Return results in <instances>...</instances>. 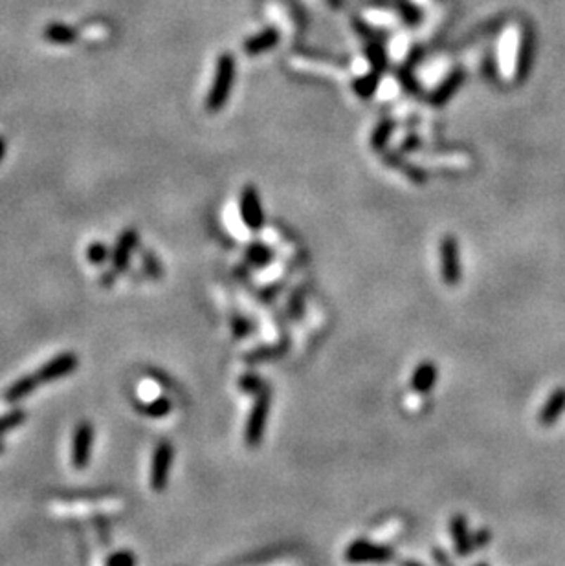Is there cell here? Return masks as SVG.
Wrapping results in <instances>:
<instances>
[{
  "instance_id": "6da1fadb",
  "label": "cell",
  "mask_w": 565,
  "mask_h": 566,
  "mask_svg": "<svg viewBox=\"0 0 565 566\" xmlns=\"http://www.w3.org/2000/svg\"><path fill=\"white\" fill-rule=\"evenodd\" d=\"M235 81V59L231 53H222L217 60L215 68V77H213V84H211L208 98H205V110L215 114L220 108L224 107L228 103L229 94L234 89Z\"/></svg>"
},
{
  "instance_id": "7a4b0ae2",
  "label": "cell",
  "mask_w": 565,
  "mask_h": 566,
  "mask_svg": "<svg viewBox=\"0 0 565 566\" xmlns=\"http://www.w3.org/2000/svg\"><path fill=\"white\" fill-rule=\"evenodd\" d=\"M272 405V390L265 389L259 394H255V401L248 416L246 431H244V440L250 447H257L261 444L262 435H265V427H267V418L270 413Z\"/></svg>"
},
{
  "instance_id": "3957f363",
  "label": "cell",
  "mask_w": 565,
  "mask_h": 566,
  "mask_svg": "<svg viewBox=\"0 0 565 566\" xmlns=\"http://www.w3.org/2000/svg\"><path fill=\"white\" fill-rule=\"evenodd\" d=\"M174 460V447L169 440L160 442L156 449L153 453V460H151V487L156 493H162L165 487L169 486V475H171V468H173Z\"/></svg>"
},
{
  "instance_id": "277c9868",
  "label": "cell",
  "mask_w": 565,
  "mask_h": 566,
  "mask_svg": "<svg viewBox=\"0 0 565 566\" xmlns=\"http://www.w3.org/2000/svg\"><path fill=\"white\" fill-rule=\"evenodd\" d=\"M440 255V275L444 284L457 286L462 277V266L459 259V242L453 235H444L439 247Z\"/></svg>"
},
{
  "instance_id": "5b68a950",
  "label": "cell",
  "mask_w": 565,
  "mask_h": 566,
  "mask_svg": "<svg viewBox=\"0 0 565 566\" xmlns=\"http://www.w3.org/2000/svg\"><path fill=\"white\" fill-rule=\"evenodd\" d=\"M77 367H80V358H77V354L61 352L57 354V356H53V358H51L50 361L44 363V365H41L33 374L37 378L39 385H44V383H53V381L70 376L72 372H74Z\"/></svg>"
},
{
  "instance_id": "8992f818",
  "label": "cell",
  "mask_w": 565,
  "mask_h": 566,
  "mask_svg": "<svg viewBox=\"0 0 565 566\" xmlns=\"http://www.w3.org/2000/svg\"><path fill=\"white\" fill-rule=\"evenodd\" d=\"M94 438H96V431L89 420H83L75 425L74 437H72L70 460L74 469H77V471H83L90 464Z\"/></svg>"
},
{
  "instance_id": "52a82bcc",
  "label": "cell",
  "mask_w": 565,
  "mask_h": 566,
  "mask_svg": "<svg viewBox=\"0 0 565 566\" xmlns=\"http://www.w3.org/2000/svg\"><path fill=\"white\" fill-rule=\"evenodd\" d=\"M239 209H241V219L250 231H259L262 228L265 213H262L261 198H259V191L255 186L248 184L244 187L241 193V200H239Z\"/></svg>"
},
{
  "instance_id": "ba28073f",
  "label": "cell",
  "mask_w": 565,
  "mask_h": 566,
  "mask_svg": "<svg viewBox=\"0 0 565 566\" xmlns=\"http://www.w3.org/2000/svg\"><path fill=\"white\" fill-rule=\"evenodd\" d=\"M138 244H140V233L132 228L125 229V231L118 237L116 246L113 247V257H110L113 269L118 275L125 274L127 269H129L132 251L138 247Z\"/></svg>"
},
{
  "instance_id": "9c48e42d",
  "label": "cell",
  "mask_w": 565,
  "mask_h": 566,
  "mask_svg": "<svg viewBox=\"0 0 565 566\" xmlns=\"http://www.w3.org/2000/svg\"><path fill=\"white\" fill-rule=\"evenodd\" d=\"M395 555L391 546H382V544H374L369 543V541H355L353 544H349L345 552V559L349 562H365V561H388L391 557Z\"/></svg>"
},
{
  "instance_id": "30bf717a",
  "label": "cell",
  "mask_w": 565,
  "mask_h": 566,
  "mask_svg": "<svg viewBox=\"0 0 565 566\" xmlns=\"http://www.w3.org/2000/svg\"><path fill=\"white\" fill-rule=\"evenodd\" d=\"M450 529H452L453 537V546H455V553L459 557H466L472 553L474 550V541L472 535L468 532V520L462 513L453 515L450 520Z\"/></svg>"
},
{
  "instance_id": "8fae6325",
  "label": "cell",
  "mask_w": 565,
  "mask_h": 566,
  "mask_svg": "<svg viewBox=\"0 0 565 566\" xmlns=\"http://www.w3.org/2000/svg\"><path fill=\"white\" fill-rule=\"evenodd\" d=\"M39 381L35 378V374H26V376H20L19 380H15L4 392V401L10 405L19 404L23 399H26L28 396H32L35 390L39 389Z\"/></svg>"
},
{
  "instance_id": "7c38bea8",
  "label": "cell",
  "mask_w": 565,
  "mask_h": 566,
  "mask_svg": "<svg viewBox=\"0 0 565 566\" xmlns=\"http://www.w3.org/2000/svg\"><path fill=\"white\" fill-rule=\"evenodd\" d=\"M565 413V387H558V389L549 396L545 405L540 411V423L543 427H551L558 422V418Z\"/></svg>"
},
{
  "instance_id": "4fadbf2b",
  "label": "cell",
  "mask_w": 565,
  "mask_h": 566,
  "mask_svg": "<svg viewBox=\"0 0 565 566\" xmlns=\"http://www.w3.org/2000/svg\"><path fill=\"white\" fill-rule=\"evenodd\" d=\"M437 376H439V371H437L435 363H421L413 372V376H411V389L419 392V394H428L437 383Z\"/></svg>"
},
{
  "instance_id": "5bb4252c",
  "label": "cell",
  "mask_w": 565,
  "mask_h": 566,
  "mask_svg": "<svg viewBox=\"0 0 565 566\" xmlns=\"http://www.w3.org/2000/svg\"><path fill=\"white\" fill-rule=\"evenodd\" d=\"M279 39L281 35L277 28L262 30L261 33H257V35H253V37H250L246 42H244V51H246L250 57L261 56L265 51L276 48Z\"/></svg>"
},
{
  "instance_id": "9a60e30c",
  "label": "cell",
  "mask_w": 565,
  "mask_h": 566,
  "mask_svg": "<svg viewBox=\"0 0 565 566\" xmlns=\"http://www.w3.org/2000/svg\"><path fill=\"white\" fill-rule=\"evenodd\" d=\"M462 81H464V72H462V70H453L452 74H450L448 77H446V79H444L443 83H440L439 86L433 90V92H431V96H430L431 105H435V107H440V105H444V103L452 98L453 94L457 92L459 86L462 84Z\"/></svg>"
},
{
  "instance_id": "2e32d148",
  "label": "cell",
  "mask_w": 565,
  "mask_h": 566,
  "mask_svg": "<svg viewBox=\"0 0 565 566\" xmlns=\"http://www.w3.org/2000/svg\"><path fill=\"white\" fill-rule=\"evenodd\" d=\"M42 37H44V41L57 44V46H68V44H74L77 41V33H75L74 28L66 26V24L51 22L44 28Z\"/></svg>"
},
{
  "instance_id": "e0dca14e",
  "label": "cell",
  "mask_w": 565,
  "mask_h": 566,
  "mask_svg": "<svg viewBox=\"0 0 565 566\" xmlns=\"http://www.w3.org/2000/svg\"><path fill=\"white\" fill-rule=\"evenodd\" d=\"M533 57H534V39L533 33L525 32L523 33V41H521V46H519V53H518V65H516V79L523 81L525 77L531 72V65H533Z\"/></svg>"
},
{
  "instance_id": "ac0fdd59",
  "label": "cell",
  "mask_w": 565,
  "mask_h": 566,
  "mask_svg": "<svg viewBox=\"0 0 565 566\" xmlns=\"http://www.w3.org/2000/svg\"><path fill=\"white\" fill-rule=\"evenodd\" d=\"M136 407L140 409L141 414H145V416H149V418H154V420L167 416V414L173 411V404H171V399L164 398V396L151 399V401H145V404H138Z\"/></svg>"
},
{
  "instance_id": "d6986e66",
  "label": "cell",
  "mask_w": 565,
  "mask_h": 566,
  "mask_svg": "<svg viewBox=\"0 0 565 566\" xmlns=\"http://www.w3.org/2000/svg\"><path fill=\"white\" fill-rule=\"evenodd\" d=\"M272 257H274V251H272L268 246H265L262 242H255V244H252L246 251L248 262L255 266V268L267 266L272 260Z\"/></svg>"
},
{
  "instance_id": "ffe728a7",
  "label": "cell",
  "mask_w": 565,
  "mask_h": 566,
  "mask_svg": "<svg viewBox=\"0 0 565 566\" xmlns=\"http://www.w3.org/2000/svg\"><path fill=\"white\" fill-rule=\"evenodd\" d=\"M393 130H395V123L391 120H383L374 132L371 134V149L374 150H382L386 145H388L389 138H391Z\"/></svg>"
},
{
  "instance_id": "44dd1931",
  "label": "cell",
  "mask_w": 565,
  "mask_h": 566,
  "mask_svg": "<svg viewBox=\"0 0 565 566\" xmlns=\"http://www.w3.org/2000/svg\"><path fill=\"white\" fill-rule=\"evenodd\" d=\"M26 422V413L23 409H13L10 413H6L0 416V437L6 432L13 431V429L20 427Z\"/></svg>"
},
{
  "instance_id": "7402d4cb",
  "label": "cell",
  "mask_w": 565,
  "mask_h": 566,
  "mask_svg": "<svg viewBox=\"0 0 565 566\" xmlns=\"http://www.w3.org/2000/svg\"><path fill=\"white\" fill-rule=\"evenodd\" d=\"M379 79H380V72H371V74L360 77L358 81H355V92L358 94L360 98H369L373 96V92L379 89Z\"/></svg>"
},
{
  "instance_id": "603a6c76",
  "label": "cell",
  "mask_w": 565,
  "mask_h": 566,
  "mask_svg": "<svg viewBox=\"0 0 565 566\" xmlns=\"http://www.w3.org/2000/svg\"><path fill=\"white\" fill-rule=\"evenodd\" d=\"M113 257V250H108L103 242H92L87 250V260L94 266H103Z\"/></svg>"
},
{
  "instance_id": "cb8c5ba5",
  "label": "cell",
  "mask_w": 565,
  "mask_h": 566,
  "mask_svg": "<svg viewBox=\"0 0 565 566\" xmlns=\"http://www.w3.org/2000/svg\"><path fill=\"white\" fill-rule=\"evenodd\" d=\"M141 264H144L145 274L153 278L162 277V264H160L158 257L154 255L153 251H141Z\"/></svg>"
},
{
  "instance_id": "d4e9b609",
  "label": "cell",
  "mask_w": 565,
  "mask_h": 566,
  "mask_svg": "<svg viewBox=\"0 0 565 566\" xmlns=\"http://www.w3.org/2000/svg\"><path fill=\"white\" fill-rule=\"evenodd\" d=\"M239 389L243 392H250V394H259L261 390L267 389V383L261 378H257L255 374H244L239 380Z\"/></svg>"
},
{
  "instance_id": "484cf974",
  "label": "cell",
  "mask_w": 565,
  "mask_h": 566,
  "mask_svg": "<svg viewBox=\"0 0 565 566\" xmlns=\"http://www.w3.org/2000/svg\"><path fill=\"white\" fill-rule=\"evenodd\" d=\"M286 345L288 343H279L277 347H265L261 350H255L248 356L250 361H261V359H268V358H277L279 354L286 352Z\"/></svg>"
},
{
  "instance_id": "4316f807",
  "label": "cell",
  "mask_w": 565,
  "mask_h": 566,
  "mask_svg": "<svg viewBox=\"0 0 565 566\" xmlns=\"http://www.w3.org/2000/svg\"><path fill=\"white\" fill-rule=\"evenodd\" d=\"M367 59L371 60V65H373V68L376 70V72H382V70L386 68V65H388V57H386L383 48L380 46V44H371V46L367 48Z\"/></svg>"
},
{
  "instance_id": "83f0119b",
  "label": "cell",
  "mask_w": 565,
  "mask_h": 566,
  "mask_svg": "<svg viewBox=\"0 0 565 566\" xmlns=\"http://www.w3.org/2000/svg\"><path fill=\"white\" fill-rule=\"evenodd\" d=\"M134 562H136V557L132 555L131 552H127V550L113 553V555H108V559H107V565H110V566H132Z\"/></svg>"
},
{
  "instance_id": "f1b7e54d",
  "label": "cell",
  "mask_w": 565,
  "mask_h": 566,
  "mask_svg": "<svg viewBox=\"0 0 565 566\" xmlns=\"http://www.w3.org/2000/svg\"><path fill=\"white\" fill-rule=\"evenodd\" d=\"M231 326H234V334L235 337H246L248 334H250V330H252V325H250V321L246 319V317L243 316H235L234 319H231Z\"/></svg>"
},
{
  "instance_id": "f546056e",
  "label": "cell",
  "mask_w": 565,
  "mask_h": 566,
  "mask_svg": "<svg viewBox=\"0 0 565 566\" xmlns=\"http://www.w3.org/2000/svg\"><path fill=\"white\" fill-rule=\"evenodd\" d=\"M490 539H492V534H490V532H488V529H486V528L477 529L476 534L472 535L474 548H483V546H486V544L490 543Z\"/></svg>"
},
{
  "instance_id": "4dcf8cb0",
  "label": "cell",
  "mask_w": 565,
  "mask_h": 566,
  "mask_svg": "<svg viewBox=\"0 0 565 566\" xmlns=\"http://www.w3.org/2000/svg\"><path fill=\"white\" fill-rule=\"evenodd\" d=\"M290 314L298 319V317H301V314H303V299H301V295H298L296 293L294 297H292V302H290Z\"/></svg>"
},
{
  "instance_id": "1f68e13d",
  "label": "cell",
  "mask_w": 565,
  "mask_h": 566,
  "mask_svg": "<svg viewBox=\"0 0 565 566\" xmlns=\"http://www.w3.org/2000/svg\"><path fill=\"white\" fill-rule=\"evenodd\" d=\"M6 153H8V143H6V139L0 136V163L4 162Z\"/></svg>"
},
{
  "instance_id": "d6a6232c",
  "label": "cell",
  "mask_w": 565,
  "mask_h": 566,
  "mask_svg": "<svg viewBox=\"0 0 565 566\" xmlns=\"http://www.w3.org/2000/svg\"><path fill=\"white\" fill-rule=\"evenodd\" d=\"M433 555H435V559H437V561H439V562H443V565H444V562H450V559H448V557H446V555H443V550H439V548H437V550H435V552H433Z\"/></svg>"
},
{
  "instance_id": "836d02e7",
  "label": "cell",
  "mask_w": 565,
  "mask_h": 566,
  "mask_svg": "<svg viewBox=\"0 0 565 566\" xmlns=\"http://www.w3.org/2000/svg\"><path fill=\"white\" fill-rule=\"evenodd\" d=\"M6 451V446H4V442L0 440V455H2V453H4Z\"/></svg>"
}]
</instances>
